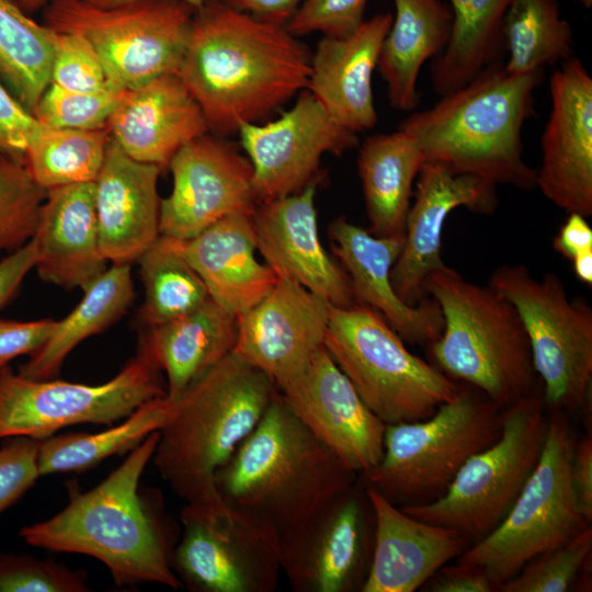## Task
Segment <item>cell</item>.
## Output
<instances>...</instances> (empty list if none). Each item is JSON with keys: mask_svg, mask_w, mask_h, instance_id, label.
Listing matches in <instances>:
<instances>
[{"mask_svg": "<svg viewBox=\"0 0 592 592\" xmlns=\"http://www.w3.org/2000/svg\"><path fill=\"white\" fill-rule=\"evenodd\" d=\"M311 55L286 25L206 1L195 11L178 75L208 130L227 137L261 123L307 88Z\"/></svg>", "mask_w": 592, "mask_h": 592, "instance_id": "6da1fadb", "label": "cell"}, {"mask_svg": "<svg viewBox=\"0 0 592 592\" xmlns=\"http://www.w3.org/2000/svg\"><path fill=\"white\" fill-rule=\"evenodd\" d=\"M160 431L149 434L94 488L68 485V504L53 517L21 530L31 546L88 555L103 562L117 587L143 582L182 587L172 568L175 525L155 490L139 481L151 460Z\"/></svg>", "mask_w": 592, "mask_h": 592, "instance_id": "7a4b0ae2", "label": "cell"}, {"mask_svg": "<svg viewBox=\"0 0 592 592\" xmlns=\"http://www.w3.org/2000/svg\"><path fill=\"white\" fill-rule=\"evenodd\" d=\"M357 479L277 391L252 432L216 470L214 486L229 506L280 544Z\"/></svg>", "mask_w": 592, "mask_h": 592, "instance_id": "3957f363", "label": "cell"}, {"mask_svg": "<svg viewBox=\"0 0 592 592\" xmlns=\"http://www.w3.org/2000/svg\"><path fill=\"white\" fill-rule=\"evenodd\" d=\"M542 78L543 69L514 75L493 61L399 128L415 139L425 161L530 191L536 187V170L523 159L522 128Z\"/></svg>", "mask_w": 592, "mask_h": 592, "instance_id": "277c9868", "label": "cell"}, {"mask_svg": "<svg viewBox=\"0 0 592 592\" xmlns=\"http://www.w3.org/2000/svg\"><path fill=\"white\" fill-rule=\"evenodd\" d=\"M278 389L232 352L175 401L151 460L185 502L218 492L214 475L252 432Z\"/></svg>", "mask_w": 592, "mask_h": 592, "instance_id": "5b68a950", "label": "cell"}, {"mask_svg": "<svg viewBox=\"0 0 592 592\" xmlns=\"http://www.w3.org/2000/svg\"><path fill=\"white\" fill-rule=\"evenodd\" d=\"M422 288L439 304L444 320L442 334L429 346L436 368L500 408L535 390L539 379L528 337L508 298L446 264L431 272Z\"/></svg>", "mask_w": 592, "mask_h": 592, "instance_id": "8992f818", "label": "cell"}, {"mask_svg": "<svg viewBox=\"0 0 592 592\" xmlns=\"http://www.w3.org/2000/svg\"><path fill=\"white\" fill-rule=\"evenodd\" d=\"M325 348L360 398L386 425L431 417L462 387L412 354L373 309L330 305Z\"/></svg>", "mask_w": 592, "mask_h": 592, "instance_id": "52a82bcc", "label": "cell"}, {"mask_svg": "<svg viewBox=\"0 0 592 592\" xmlns=\"http://www.w3.org/2000/svg\"><path fill=\"white\" fill-rule=\"evenodd\" d=\"M501 409L462 387L431 417L387 424L380 462L358 479L397 506L431 502L446 492L473 455L499 437Z\"/></svg>", "mask_w": 592, "mask_h": 592, "instance_id": "ba28073f", "label": "cell"}, {"mask_svg": "<svg viewBox=\"0 0 592 592\" xmlns=\"http://www.w3.org/2000/svg\"><path fill=\"white\" fill-rule=\"evenodd\" d=\"M545 406L536 387L505 407L499 437L463 465L443 496L399 508L467 539L487 536L506 516L539 460L548 429Z\"/></svg>", "mask_w": 592, "mask_h": 592, "instance_id": "9c48e42d", "label": "cell"}, {"mask_svg": "<svg viewBox=\"0 0 592 592\" xmlns=\"http://www.w3.org/2000/svg\"><path fill=\"white\" fill-rule=\"evenodd\" d=\"M577 441L563 410L551 409L539 460L502 522L466 548L458 565L477 569L499 588L537 555L585 530L570 481Z\"/></svg>", "mask_w": 592, "mask_h": 592, "instance_id": "30bf717a", "label": "cell"}, {"mask_svg": "<svg viewBox=\"0 0 592 592\" xmlns=\"http://www.w3.org/2000/svg\"><path fill=\"white\" fill-rule=\"evenodd\" d=\"M195 9L173 0H137L99 7L86 0H47L43 23L80 34L95 50L111 82L133 90L179 71Z\"/></svg>", "mask_w": 592, "mask_h": 592, "instance_id": "8fae6325", "label": "cell"}, {"mask_svg": "<svg viewBox=\"0 0 592 592\" xmlns=\"http://www.w3.org/2000/svg\"><path fill=\"white\" fill-rule=\"evenodd\" d=\"M489 285L516 308L526 330L546 406L578 411L588 406L592 383V308L569 298L562 281L532 275L523 264H503Z\"/></svg>", "mask_w": 592, "mask_h": 592, "instance_id": "7c38bea8", "label": "cell"}, {"mask_svg": "<svg viewBox=\"0 0 592 592\" xmlns=\"http://www.w3.org/2000/svg\"><path fill=\"white\" fill-rule=\"evenodd\" d=\"M159 372L141 342L122 371L99 385L31 379L14 374L7 364L0 371V439L43 441L69 425H112L167 395Z\"/></svg>", "mask_w": 592, "mask_h": 592, "instance_id": "4fadbf2b", "label": "cell"}, {"mask_svg": "<svg viewBox=\"0 0 592 592\" xmlns=\"http://www.w3.org/2000/svg\"><path fill=\"white\" fill-rule=\"evenodd\" d=\"M172 568L194 592H274L282 573L277 542L219 494L185 502Z\"/></svg>", "mask_w": 592, "mask_h": 592, "instance_id": "5bb4252c", "label": "cell"}, {"mask_svg": "<svg viewBox=\"0 0 592 592\" xmlns=\"http://www.w3.org/2000/svg\"><path fill=\"white\" fill-rule=\"evenodd\" d=\"M374 512L360 479L278 544L282 573L294 592L361 591L373 546Z\"/></svg>", "mask_w": 592, "mask_h": 592, "instance_id": "9a60e30c", "label": "cell"}, {"mask_svg": "<svg viewBox=\"0 0 592 592\" xmlns=\"http://www.w3.org/2000/svg\"><path fill=\"white\" fill-rule=\"evenodd\" d=\"M237 134L252 167L258 202L319 182L326 153L340 156L360 145L357 134L337 123L307 89L278 118L244 124Z\"/></svg>", "mask_w": 592, "mask_h": 592, "instance_id": "2e32d148", "label": "cell"}, {"mask_svg": "<svg viewBox=\"0 0 592 592\" xmlns=\"http://www.w3.org/2000/svg\"><path fill=\"white\" fill-rule=\"evenodd\" d=\"M172 190L160 203V236L187 240L225 216L252 213V167L236 144L206 133L171 159Z\"/></svg>", "mask_w": 592, "mask_h": 592, "instance_id": "e0dca14e", "label": "cell"}, {"mask_svg": "<svg viewBox=\"0 0 592 592\" xmlns=\"http://www.w3.org/2000/svg\"><path fill=\"white\" fill-rule=\"evenodd\" d=\"M278 391L299 421L357 475L378 465L386 424L363 402L325 345Z\"/></svg>", "mask_w": 592, "mask_h": 592, "instance_id": "ac0fdd59", "label": "cell"}, {"mask_svg": "<svg viewBox=\"0 0 592 592\" xmlns=\"http://www.w3.org/2000/svg\"><path fill=\"white\" fill-rule=\"evenodd\" d=\"M551 107L542 136L536 187L567 213L592 215V78L574 56L549 79Z\"/></svg>", "mask_w": 592, "mask_h": 592, "instance_id": "d6986e66", "label": "cell"}, {"mask_svg": "<svg viewBox=\"0 0 592 592\" xmlns=\"http://www.w3.org/2000/svg\"><path fill=\"white\" fill-rule=\"evenodd\" d=\"M329 315L327 300L291 280L277 278L266 296L237 316L232 353L280 389L323 346Z\"/></svg>", "mask_w": 592, "mask_h": 592, "instance_id": "ffe728a7", "label": "cell"}, {"mask_svg": "<svg viewBox=\"0 0 592 592\" xmlns=\"http://www.w3.org/2000/svg\"><path fill=\"white\" fill-rule=\"evenodd\" d=\"M403 244L390 278L397 296L408 305L423 299L425 277L445 265L442 234L452 210L458 207L492 214L498 205L496 184L482 178L452 172L436 161H425L418 174Z\"/></svg>", "mask_w": 592, "mask_h": 592, "instance_id": "44dd1931", "label": "cell"}, {"mask_svg": "<svg viewBox=\"0 0 592 592\" xmlns=\"http://www.w3.org/2000/svg\"><path fill=\"white\" fill-rule=\"evenodd\" d=\"M318 182L258 202L252 214L257 250L277 278L291 280L331 306L355 304L349 277L323 248L315 205Z\"/></svg>", "mask_w": 592, "mask_h": 592, "instance_id": "7402d4cb", "label": "cell"}, {"mask_svg": "<svg viewBox=\"0 0 592 592\" xmlns=\"http://www.w3.org/2000/svg\"><path fill=\"white\" fill-rule=\"evenodd\" d=\"M332 253L346 273L355 304L379 314L403 342L429 348L442 334L444 320L434 299L417 305L401 300L391 284L390 272L403 237H378L345 217L328 227Z\"/></svg>", "mask_w": 592, "mask_h": 592, "instance_id": "603a6c76", "label": "cell"}, {"mask_svg": "<svg viewBox=\"0 0 592 592\" xmlns=\"http://www.w3.org/2000/svg\"><path fill=\"white\" fill-rule=\"evenodd\" d=\"M107 129L128 157L161 170L181 147L209 132L201 106L178 72L126 90Z\"/></svg>", "mask_w": 592, "mask_h": 592, "instance_id": "cb8c5ba5", "label": "cell"}, {"mask_svg": "<svg viewBox=\"0 0 592 592\" xmlns=\"http://www.w3.org/2000/svg\"><path fill=\"white\" fill-rule=\"evenodd\" d=\"M161 168L128 157L112 139L94 182L100 250L113 264H132L160 236Z\"/></svg>", "mask_w": 592, "mask_h": 592, "instance_id": "d4e9b609", "label": "cell"}, {"mask_svg": "<svg viewBox=\"0 0 592 592\" xmlns=\"http://www.w3.org/2000/svg\"><path fill=\"white\" fill-rule=\"evenodd\" d=\"M364 487L375 530L371 567L361 592H413L466 549L467 538L457 531L410 516Z\"/></svg>", "mask_w": 592, "mask_h": 592, "instance_id": "484cf974", "label": "cell"}, {"mask_svg": "<svg viewBox=\"0 0 592 592\" xmlns=\"http://www.w3.org/2000/svg\"><path fill=\"white\" fill-rule=\"evenodd\" d=\"M391 21L390 12L378 13L348 36H322L310 58L306 89L337 123L356 134L378 121L372 77Z\"/></svg>", "mask_w": 592, "mask_h": 592, "instance_id": "4316f807", "label": "cell"}, {"mask_svg": "<svg viewBox=\"0 0 592 592\" xmlns=\"http://www.w3.org/2000/svg\"><path fill=\"white\" fill-rule=\"evenodd\" d=\"M32 239L43 281L87 289L107 262L100 250L94 182L47 190Z\"/></svg>", "mask_w": 592, "mask_h": 592, "instance_id": "83f0119b", "label": "cell"}, {"mask_svg": "<svg viewBox=\"0 0 592 592\" xmlns=\"http://www.w3.org/2000/svg\"><path fill=\"white\" fill-rule=\"evenodd\" d=\"M252 213L225 216L187 240L169 238L204 282L209 297L238 316L266 296L276 274L257 257Z\"/></svg>", "mask_w": 592, "mask_h": 592, "instance_id": "f1b7e54d", "label": "cell"}, {"mask_svg": "<svg viewBox=\"0 0 592 592\" xmlns=\"http://www.w3.org/2000/svg\"><path fill=\"white\" fill-rule=\"evenodd\" d=\"M148 329L140 342L166 373L167 396L177 400L232 352L237 316L210 298L187 315Z\"/></svg>", "mask_w": 592, "mask_h": 592, "instance_id": "f546056e", "label": "cell"}, {"mask_svg": "<svg viewBox=\"0 0 592 592\" xmlns=\"http://www.w3.org/2000/svg\"><path fill=\"white\" fill-rule=\"evenodd\" d=\"M395 15L380 47L377 68L390 106L413 111L420 101L422 66L445 48L452 30L451 8L440 0H392Z\"/></svg>", "mask_w": 592, "mask_h": 592, "instance_id": "4dcf8cb0", "label": "cell"}, {"mask_svg": "<svg viewBox=\"0 0 592 592\" xmlns=\"http://www.w3.org/2000/svg\"><path fill=\"white\" fill-rule=\"evenodd\" d=\"M424 162L415 139L401 128L358 145L357 173L372 235L403 237L412 185Z\"/></svg>", "mask_w": 592, "mask_h": 592, "instance_id": "1f68e13d", "label": "cell"}, {"mask_svg": "<svg viewBox=\"0 0 592 592\" xmlns=\"http://www.w3.org/2000/svg\"><path fill=\"white\" fill-rule=\"evenodd\" d=\"M133 298L130 264H113L83 291V297L73 310L56 321L48 340L20 366L18 374L37 380L52 379L69 353L115 322Z\"/></svg>", "mask_w": 592, "mask_h": 592, "instance_id": "d6a6232c", "label": "cell"}, {"mask_svg": "<svg viewBox=\"0 0 592 592\" xmlns=\"http://www.w3.org/2000/svg\"><path fill=\"white\" fill-rule=\"evenodd\" d=\"M453 14L449 39L431 68V83L445 95L468 83L499 60L502 22L512 0H448Z\"/></svg>", "mask_w": 592, "mask_h": 592, "instance_id": "836d02e7", "label": "cell"}, {"mask_svg": "<svg viewBox=\"0 0 592 592\" xmlns=\"http://www.w3.org/2000/svg\"><path fill=\"white\" fill-rule=\"evenodd\" d=\"M175 410L167 395L139 406L124 421L96 433H67L39 442V475L82 473L104 459L132 452L155 431H160Z\"/></svg>", "mask_w": 592, "mask_h": 592, "instance_id": "e575fe53", "label": "cell"}, {"mask_svg": "<svg viewBox=\"0 0 592 592\" xmlns=\"http://www.w3.org/2000/svg\"><path fill=\"white\" fill-rule=\"evenodd\" d=\"M56 32L0 0V81L32 114L50 82Z\"/></svg>", "mask_w": 592, "mask_h": 592, "instance_id": "d590c367", "label": "cell"}, {"mask_svg": "<svg viewBox=\"0 0 592 592\" xmlns=\"http://www.w3.org/2000/svg\"><path fill=\"white\" fill-rule=\"evenodd\" d=\"M504 68L522 75L572 57L573 34L558 0H512L502 22Z\"/></svg>", "mask_w": 592, "mask_h": 592, "instance_id": "8d00e7d4", "label": "cell"}, {"mask_svg": "<svg viewBox=\"0 0 592 592\" xmlns=\"http://www.w3.org/2000/svg\"><path fill=\"white\" fill-rule=\"evenodd\" d=\"M138 261L145 291L139 318L146 327L180 318L210 299L200 275L168 237L159 236Z\"/></svg>", "mask_w": 592, "mask_h": 592, "instance_id": "74e56055", "label": "cell"}, {"mask_svg": "<svg viewBox=\"0 0 592 592\" xmlns=\"http://www.w3.org/2000/svg\"><path fill=\"white\" fill-rule=\"evenodd\" d=\"M110 140L107 127L96 130L44 127L27 148L24 164L33 181L45 191L95 182Z\"/></svg>", "mask_w": 592, "mask_h": 592, "instance_id": "f35d334b", "label": "cell"}, {"mask_svg": "<svg viewBox=\"0 0 592 592\" xmlns=\"http://www.w3.org/2000/svg\"><path fill=\"white\" fill-rule=\"evenodd\" d=\"M45 196L25 164L0 155V252L32 239Z\"/></svg>", "mask_w": 592, "mask_h": 592, "instance_id": "ab89813d", "label": "cell"}, {"mask_svg": "<svg viewBox=\"0 0 592 592\" xmlns=\"http://www.w3.org/2000/svg\"><path fill=\"white\" fill-rule=\"evenodd\" d=\"M592 550V528L588 526L569 542L550 548L526 562L499 585L502 592H565L587 566Z\"/></svg>", "mask_w": 592, "mask_h": 592, "instance_id": "60d3db41", "label": "cell"}, {"mask_svg": "<svg viewBox=\"0 0 592 592\" xmlns=\"http://www.w3.org/2000/svg\"><path fill=\"white\" fill-rule=\"evenodd\" d=\"M126 90L78 92L49 83L33 115L52 129L96 130L107 127L110 117Z\"/></svg>", "mask_w": 592, "mask_h": 592, "instance_id": "b9f144b4", "label": "cell"}, {"mask_svg": "<svg viewBox=\"0 0 592 592\" xmlns=\"http://www.w3.org/2000/svg\"><path fill=\"white\" fill-rule=\"evenodd\" d=\"M84 570L52 559L0 553V592H87Z\"/></svg>", "mask_w": 592, "mask_h": 592, "instance_id": "7bdbcfd3", "label": "cell"}, {"mask_svg": "<svg viewBox=\"0 0 592 592\" xmlns=\"http://www.w3.org/2000/svg\"><path fill=\"white\" fill-rule=\"evenodd\" d=\"M49 83L78 92L121 90L111 82L92 46L77 33L56 32Z\"/></svg>", "mask_w": 592, "mask_h": 592, "instance_id": "ee69618b", "label": "cell"}, {"mask_svg": "<svg viewBox=\"0 0 592 592\" xmlns=\"http://www.w3.org/2000/svg\"><path fill=\"white\" fill-rule=\"evenodd\" d=\"M368 0H304L286 24L296 36L321 33L322 36L344 37L364 21Z\"/></svg>", "mask_w": 592, "mask_h": 592, "instance_id": "f6af8a7d", "label": "cell"}, {"mask_svg": "<svg viewBox=\"0 0 592 592\" xmlns=\"http://www.w3.org/2000/svg\"><path fill=\"white\" fill-rule=\"evenodd\" d=\"M0 448V514L18 501L37 480L38 440L9 437Z\"/></svg>", "mask_w": 592, "mask_h": 592, "instance_id": "bcb514c9", "label": "cell"}, {"mask_svg": "<svg viewBox=\"0 0 592 592\" xmlns=\"http://www.w3.org/2000/svg\"><path fill=\"white\" fill-rule=\"evenodd\" d=\"M43 129L0 81V155L24 164L27 148Z\"/></svg>", "mask_w": 592, "mask_h": 592, "instance_id": "7dc6e473", "label": "cell"}, {"mask_svg": "<svg viewBox=\"0 0 592 592\" xmlns=\"http://www.w3.org/2000/svg\"><path fill=\"white\" fill-rule=\"evenodd\" d=\"M56 321L42 319L35 321H11L0 319V362L9 361L23 354H33L50 337Z\"/></svg>", "mask_w": 592, "mask_h": 592, "instance_id": "c3c4849f", "label": "cell"}, {"mask_svg": "<svg viewBox=\"0 0 592 592\" xmlns=\"http://www.w3.org/2000/svg\"><path fill=\"white\" fill-rule=\"evenodd\" d=\"M570 481L577 509L581 516L590 523L592 520V437L585 435L576 443Z\"/></svg>", "mask_w": 592, "mask_h": 592, "instance_id": "681fc988", "label": "cell"}, {"mask_svg": "<svg viewBox=\"0 0 592 592\" xmlns=\"http://www.w3.org/2000/svg\"><path fill=\"white\" fill-rule=\"evenodd\" d=\"M426 592H490L494 585L481 571L462 566H443L423 585Z\"/></svg>", "mask_w": 592, "mask_h": 592, "instance_id": "f907efd6", "label": "cell"}, {"mask_svg": "<svg viewBox=\"0 0 592 592\" xmlns=\"http://www.w3.org/2000/svg\"><path fill=\"white\" fill-rule=\"evenodd\" d=\"M36 262L33 239L0 261V308L12 297Z\"/></svg>", "mask_w": 592, "mask_h": 592, "instance_id": "816d5d0a", "label": "cell"}, {"mask_svg": "<svg viewBox=\"0 0 592 592\" xmlns=\"http://www.w3.org/2000/svg\"><path fill=\"white\" fill-rule=\"evenodd\" d=\"M213 1L255 19L286 25L304 0H206Z\"/></svg>", "mask_w": 592, "mask_h": 592, "instance_id": "f5cc1de1", "label": "cell"}, {"mask_svg": "<svg viewBox=\"0 0 592 592\" xmlns=\"http://www.w3.org/2000/svg\"><path fill=\"white\" fill-rule=\"evenodd\" d=\"M553 247L569 261L591 251L592 228L588 224L587 217L577 213H569V217L553 240Z\"/></svg>", "mask_w": 592, "mask_h": 592, "instance_id": "db71d44e", "label": "cell"}, {"mask_svg": "<svg viewBox=\"0 0 592 592\" xmlns=\"http://www.w3.org/2000/svg\"><path fill=\"white\" fill-rule=\"evenodd\" d=\"M572 267L574 275L585 285L592 286V250L573 259Z\"/></svg>", "mask_w": 592, "mask_h": 592, "instance_id": "11a10c76", "label": "cell"}, {"mask_svg": "<svg viewBox=\"0 0 592 592\" xmlns=\"http://www.w3.org/2000/svg\"><path fill=\"white\" fill-rule=\"evenodd\" d=\"M92 4L99 5V7H114L122 3L130 2V1H137V0H86ZM173 1H180L183 3H186L194 8L195 10L201 9L206 0H173Z\"/></svg>", "mask_w": 592, "mask_h": 592, "instance_id": "9f6ffc18", "label": "cell"}, {"mask_svg": "<svg viewBox=\"0 0 592 592\" xmlns=\"http://www.w3.org/2000/svg\"><path fill=\"white\" fill-rule=\"evenodd\" d=\"M47 0H19V3L26 12H32L45 5Z\"/></svg>", "mask_w": 592, "mask_h": 592, "instance_id": "6f0895ef", "label": "cell"}, {"mask_svg": "<svg viewBox=\"0 0 592 592\" xmlns=\"http://www.w3.org/2000/svg\"><path fill=\"white\" fill-rule=\"evenodd\" d=\"M579 1L585 8H591L592 7V0H579Z\"/></svg>", "mask_w": 592, "mask_h": 592, "instance_id": "680465c9", "label": "cell"}, {"mask_svg": "<svg viewBox=\"0 0 592 592\" xmlns=\"http://www.w3.org/2000/svg\"><path fill=\"white\" fill-rule=\"evenodd\" d=\"M5 365H7L5 363L0 362V371H1V368H2L3 366H5Z\"/></svg>", "mask_w": 592, "mask_h": 592, "instance_id": "91938a15", "label": "cell"}]
</instances>
